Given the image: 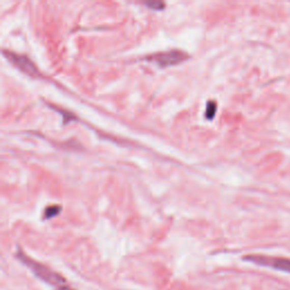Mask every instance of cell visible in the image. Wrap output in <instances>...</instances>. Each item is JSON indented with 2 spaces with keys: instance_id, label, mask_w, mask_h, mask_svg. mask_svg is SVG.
I'll return each instance as SVG.
<instances>
[{
  "instance_id": "cell-1",
  "label": "cell",
  "mask_w": 290,
  "mask_h": 290,
  "mask_svg": "<svg viewBox=\"0 0 290 290\" xmlns=\"http://www.w3.org/2000/svg\"><path fill=\"white\" fill-rule=\"evenodd\" d=\"M17 257L19 258V261L31 270L39 279H41L42 281L47 282L48 284H50V286L56 287L57 290H73L67 286V282L65 278H63L61 274H58L57 272L52 271L51 269H49L48 267L43 266V264L34 261V259L26 256V255L22 252L17 253Z\"/></svg>"
},
{
  "instance_id": "cell-5",
  "label": "cell",
  "mask_w": 290,
  "mask_h": 290,
  "mask_svg": "<svg viewBox=\"0 0 290 290\" xmlns=\"http://www.w3.org/2000/svg\"><path fill=\"white\" fill-rule=\"evenodd\" d=\"M62 208L59 206H51L48 207L46 210H44V219H51L53 217H56L57 214L61 213Z\"/></svg>"
},
{
  "instance_id": "cell-7",
  "label": "cell",
  "mask_w": 290,
  "mask_h": 290,
  "mask_svg": "<svg viewBox=\"0 0 290 290\" xmlns=\"http://www.w3.org/2000/svg\"><path fill=\"white\" fill-rule=\"evenodd\" d=\"M144 5H147V6L149 7H151L153 9H157V11H161V9L164 8V5L163 3H160V2H156V3H147V4H144Z\"/></svg>"
},
{
  "instance_id": "cell-2",
  "label": "cell",
  "mask_w": 290,
  "mask_h": 290,
  "mask_svg": "<svg viewBox=\"0 0 290 290\" xmlns=\"http://www.w3.org/2000/svg\"><path fill=\"white\" fill-rule=\"evenodd\" d=\"M188 59V54L181 50H169V51L153 53L147 58V61L154 63L160 67L175 66Z\"/></svg>"
},
{
  "instance_id": "cell-6",
  "label": "cell",
  "mask_w": 290,
  "mask_h": 290,
  "mask_svg": "<svg viewBox=\"0 0 290 290\" xmlns=\"http://www.w3.org/2000/svg\"><path fill=\"white\" fill-rule=\"evenodd\" d=\"M216 111H217V104H216V102H213V101L208 102L206 117L208 119H212L214 114H216Z\"/></svg>"
},
{
  "instance_id": "cell-4",
  "label": "cell",
  "mask_w": 290,
  "mask_h": 290,
  "mask_svg": "<svg viewBox=\"0 0 290 290\" xmlns=\"http://www.w3.org/2000/svg\"><path fill=\"white\" fill-rule=\"evenodd\" d=\"M4 56L6 57L9 62H11L14 66H16L19 71H22L23 73L30 75V76L37 77L39 75V71L34 63L26 56H23V54H18L12 51H7V50H4Z\"/></svg>"
},
{
  "instance_id": "cell-3",
  "label": "cell",
  "mask_w": 290,
  "mask_h": 290,
  "mask_svg": "<svg viewBox=\"0 0 290 290\" xmlns=\"http://www.w3.org/2000/svg\"><path fill=\"white\" fill-rule=\"evenodd\" d=\"M245 261L252 262L262 267H268L279 271L290 273V259L283 257H272L266 255H248L244 257Z\"/></svg>"
}]
</instances>
